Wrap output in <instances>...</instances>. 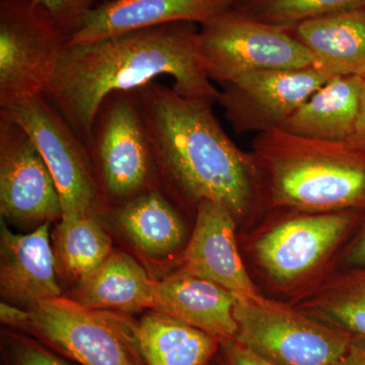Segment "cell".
<instances>
[{
    "mask_svg": "<svg viewBox=\"0 0 365 365\" xmlns=\"http://www.w3.org/2000/svg\"><path fill=\"white\" fill-rule=\"evenodd\" d=\"M197 24L173 23L83 44H66L44 93L74 131L90 143L106 98L168 76L181 95L217 103L197 51Z\"/></svg>",
    "mask_w": 365,
    "mask_h": 365,
    "instance_id": "1",
    "label": "cell"
},
{
    "mask_svg": "<svg viewBox=\"0 0 365 365\" xmlns=\"http://www.w3.org/2000/svg\"><path fill=\"white\" fill-rule=\"evenodd\" d=\"M155 173L179 200L222 204L235 220L263 202L253 155L230 139L215 103L181 95L157 81L135 90Z\"/></svg>",
    "mask_w": 365,
    "mask_h": 365,
    "instance_id": "2",
    "label": "cell"
},
{
    "mask_svg": "<svg viewBox=\"0 0 365 365\" xmlns=\"http://www.w3.org/2000/svg\"><path fill=\"white\" fill-rule=\"evenodd\" d=\"M252 155L263 202L304 212L365 209V150L351 141L306 138L282 129L256 134Z\"/></svg>",
    "mask_w": 365,
    "mask_h": 365,
    "instance_id": "3",
    "label": "cell"
},
{
    "mask_svg": "<svg viewBox=\"0 0 365 365\" xmlns=\"http://www.w3.org/2000/svg\"><path fill=\"white\" fill-rule=\"evenodd\" d=\"M23 333L79 365H146L133 319L63 297L29 307Z\"/></svg>",
    "mask_w": 365,
    "mask_h": 365,
    "instance_id": "4",
    "label": "cell"
},
{
    "mask_svg": "<svg viewBox=\"0 0 365 365\" xmlns=\"http://www.w3.org/2000/svg\"><path fill=\"white\" fill-rule=\"evenodd\" d=\"M101 196L123 204L157 189L155 165L135 91L101 105L86 144Z\"/></svg>",
    "mask_w": 365,
    "mask_h": 365,
    "instance_id": "5",
    "label": "cell"
},
{
    "mask_svg": "<svg viewBox=\"0 0 365 365\" xmlns=\"http://www.w3.org/2000/svg\"><path fill=\"white\" fill-rule=\"evenodd\" d=\"M199 61L211 81L242 74L314 66V57L285 29L248 18L234 6L199 26Z\"/></svg>",
    "mask_w": 365,
    "mask_h": 365,
    "instance_id": "6",
    "label": "cell"
},
{
    "mask_svg": "<svg viewBox=\"0 0 365 365\" xmlns=\"http://www.w3.org/2000/svg\"><path fill=\"white\" fill-rule=\"evenodd\" d=\"M235 339L278 365H335L352 341L299 309L261 297L237 299Z\"/></svg>",
    "mask_w": 365,
    "mask_h": 365,
    "instance_id": "7",
    "label": "cell"
},
{
    "mask_svg": "<svg viewBox=\"0 0 365 365\" xmlns=\"http://www.w3.org/2000/svg\"><path fill=\"white\" fill-rule=\"evenodd\" d=\"M67 42L33 0L0 1V109L43 95Z\"/></svg>",
    "mask_w": 365,
    "mask_h": 365,
    "instance_id": "8",
    "label": "cell"
},
{
    "mask_svg": "<svg viewBox=\"0 0 365 365\" xmlns=\"http://www.w3.org/2000/svg\"><path fill=\"white\" fill-rule=\"evenodd\" d=\"M0 115L20 125L39 150L58 189L61 220L93 215L102 196L88 148L58 110L39 95Z\"/></svg>",
    "mask_w": 365,
    "mask_h": 365,
    "instance_id": "9",
    "label": "cell"
},
{
    "mask_svg": "<svg viewBox=\"0 0 365 365\" xmlns=\"http://www.w3.org/2000/svg\"><path fill=\"white\" fill-rule=\"evenodd\" d=\"M314 66L242 74L222 85L217 103L237 134L279 128L330 79Z\"/></svg>",
    "mask_w": 365,
    "mask_h": 365,
    "instance_id": "10",
    "label": "cell"
},
{
    "mask_svg": "<svg viewBox=\"0 0 365 365\" xmlns=\"http://www.w3.org/2000/svg\"><path fill=\"white\" fill-rule=\"evenodd\" d=\"M0 212L26 225L62 218L58 189L37 146L23 128L0 115Z\"/></svg>",
    "mask_w": 365,
    "mask_h": 365,
    "instance_id": "11",
    "label": "cell"
},
{
    "mask_svg": "<svg viewBox=\"0 0 365 365\" xmlns=\"http://www.w3.org/2000/svg\"><path fill=\"white\" fill-rule=\"evenodd\" d=\"M355 216V210L299 211L262 235L255 244V256L273 280L292 282L325 260L342 241Z\"/></svg>",
    "mask_w": 365,
    "mask_h": 365,
    "instance_id": "12",
    "label": "cell"
},
{
    "mask_svg": "<svg viewBox=\"0 0 365 365\" xmlns=\"http://www.w3.org/2000/svg\"><path fill=\"white\" fill-rule=\"evenodd\" d=\"M181 271L211 281L240 299L261 297L237 249L235 216L220 203L205 200L197 206Z\"/></svg>",
    "mask_w": 365,
    "mask_h": 365,
    "instance_id": "13",
    "label": "cell"
},
{
    "mask_svg": "<svg viewBox=\"0 0 365 365\" xmlns=\"http://www.w3.org/2000/svg\"><path fill=\"white\" fill-rule=\"evenodd\" d=\"M237 0H105L86 14L67 44H83L173 23L200 26Z\"/></svg>",
    "mask_w": 365,
    "mask_h": 365,
    "instance_id": "14",
    "label": "cell"
},
{
    "mask_svg": "<svg viewBox=\"0 0 365 365\" xmlns=\"http://www.w3.org/2000/svg\"><path fill=\"white\" fill-rule=\"evenodd\" d=\"M50 225L45 222L30 234L20 235L1 222L0 289L9 302L30 307L62 297Z\"/></svg>",
    "mask_w": 365,
    "mask_h": 365,
    "instance_id": "15",
    "label": "cell"
},
{
    "mask_svg": "<svg viewBox=\"0 0 365 365\" xmlns=\"http://www.w3.org/2000/svg\"><path fill=\"white\" fill-rule=\"evenodd\" d=\"M237 299L220 285L180 271L158 281L153 311L174 317L220 339H235Z\"/></svg>",
    "mask_w": 365,
    "mask_h": 365,
    "instance_id": "16",
    "label": "cell"
},
{
    "mask_svg": "<svg viewBox=\"0 0 365 365\" xmlns=\"http://www.w3.org/2000/svg\"><path fill=\"white\" fill-rule=\"evenodd\" d=\"M288 32L314 57L327 76H364L365 9L339 11L300 23Z\"/></svg>",
    "mask_w": 365,
    "mask_h": 365,
    "instance_id": "17",
    "label": "cell"
},
{
    "mask_svg": "<svg viewBox=\"0 0 365 365\" xmlns=\"http://www.w3.org/2000/svg\"><path fill=\"white\" fill-rule=\"evenodd\" d=\"M364 76H333L279 129L306 138L350 141L359 118Z\"/></svg>",
    "mask_w": 365,
    "mask_h": 365,
    "instance_id": "18",
    "label": "cell"
},
{
    "mask_svg": "<svg viewBox=\"0 0 365 365\" xmlns=\"http://www.w3.org/2000/svg\"><path fill=\"white\" fill-rule=\"evenodd\" d=\"M158 281L129 255L113 253L102 267L79 281L74 300L93 309L120 313L153 309Z\"/></svg>",
    "mask_w": 365,
    "mask_h": 365,
    "instance_id": "19",
    "label": "cell"
},
{
    "mask_svg": "<svg viewBox=\"0 0 365 365\" xmlns=\"http://www.w3.org/2000/svg\"><path fill=\"white\" fill-rule=\"evenodd\" d=\"M139 343L146 365H210L222 339L153 311L138 323Z\"/></svg>",
    "mask_w": 365,
    "mask_h": 365,
    "instance_id": "20",
    "label": "cell"
},
{
    "mask_svg": "<svg viewBox=\"0 0 365 365\" xmlns=\"http://www.w3.org/2000/svg\"><path fill=\"white\" fill-rule=\"evenodd\" d=\"M114 220L137 249L153 258L176 251L186 237L181 217L158 189L120 204Z\"/></svg>",
    "mask_w": 365,
    "mask_h": 365,
    "instance_id": "21",
    "label": "cell"
},
{
    "mask_svg": "<svg viewBox=\"0 0 365 365\" xmlns=\"http://www.w3.org/2000/svg\"><path fill=\"white\" fill-rule=\"evenodd\" d=\"M300 312L365 344V267L339 274L300 304Z\"/></svg>",
    "mask_w": 365,
    "mask_h": 365,
    "instance_id": "22",
    "label": "cell"
},
{
    "mask_svg": "<svg viewBox=\"0 0 365 365\" xmlns=\"http://www.w3.org/2000/svg\"><path fill=\"white\" fill-rule=\"evenodd\" d=\"M53 242L57 270L78 282L102 267L113 254L111 239L93 215L60 220Z\"/></svg>",
    "mask_w": 365,
    "mask_h": 365,
    "instance_id": "23",
    "label": "cell"
},
{
    "mask_svg": "<svg viewBox=\"0 0 365 365\" xmlns=\"http://www.w3.org/2000/svg\"><path fill=\"white\" fill-rule=\"evenodd\" d=\"M234 9L255 21L288 30L327 14L365 9V0H237Z\"/></svg>",
    "mask_w": 365,
    "mask_h": 365,
    "instance_id": "24",
    "label": "cell"
},
{
    "mask_svg": "<svg viewBox=\"0 0 365 365\" xmlns=\"http://www.w3.org/2000/svg\"><path fill=\"white\" fill-rule=\"evenodd\" d=\"M1 352L6 365H79L28 334H2Z\"/></svg>",
    "mask_w": 365,
    "mask_h": 365,
    "instance_id": "25",
    "label": "cell"
},
{
    "mask_svg": "<svg viewBox=\"0 0 365 365\" xmlns=\"http://www.w3.org/2000/svg\"><path fill=\"white\" fill-rule=\"evenodd\" d=\"M98 0H33L66 34L68 40L85 20L86 14L97 6Z\"/></svg>",
    "mask_w": 365,
    "mask_h": 365,
    "instance_id": "26",
    "label": "cell"
},
{
    "mask_svg": "<svg viewBox=\"0 0 365 365\" xmlns=\"http://www.w3.org/2000/svg\"><path fill=\"white\" fill-rule=\"evenodd\" d=\"M223 365H278L269 361L235 339H223L220 343Z\"/></svg>",
    "mask_w": 365,
    "mask_h": 365,
    "instance_id": "27",
    "label": "cell"
},
{
    "mask_svg": "<svg viewBox=\"0 0 365 365\" xmlns=\"http://www.w3.org/2000/svg\"><path fill=\"white\" fill-rule=\"evenodd\" d=\"M0 319L4 325L23 332L28 319V309L24 311V309H16L7 302H2L0 304Z\"/></svg>",
    "mask_w": 365,
    "mask_h": 365,
    "instance_id": "28",
    "label": "cell"
},
{
    "mask_svg": "<svg viewBox=\"0 0 365 365\" xmlns=\"http://www.w3.org/2000/svg\"><path fill=\"white\" fill-rule=\"evenodd\" d=\"M345 262L354 268L365 267V218L357 237L347 250Z\"/></svg>",
    "mask_w": 365,
    "mask_h": 365,
    "instance_id": "29",
    "label": "cell"
},
{
    "mask_svg": "<svg viewBox=\"0 0 365 365\" xmlns=\"http://www.w3.org/2000/svg\"><path fill=\"white\" fill-rule=\"evenodd\" d=\"M350 141L365 150V74L364 83H362L361 95H360L359 118H357L354 135Z\"/></svg>",
    "mask_w": 365,
    "mask_h": 365,
    "instance_id": "30",
    "label": "cell"
},
{
    "mask_svg": "<svg viewBox=\"0 0 365 365\" xmlns=\"http://www.w3.org/2000/svg\"><path fill=\"white\" fill-rule=\"evenodd\" d=\"M335 365H365V344L352 343L347 353Z\"/></svg>",
    "mask_w": 365,
    "mask_h": 365,
    "instance_id": "31",
    "label": "cell"
},
{
    "mask_svg": "<svg viewBox=\"0 0 365 365\" xmlns=\"http://www.w3.org/2000/svg\"><path fill=\"white\" fill-rule=\"evenodd\" d=\"M0 1H25V0H0Z\"/></svg>",
    "mask_w": 365,
    "mask_h": 365,
    "instance_id": "32",
    "label": "cell"
},
{
    "mask_svg": "<svg viewBox=\"0 0 365 365\" xmlns=\"http://www.w3.org/2000/svg\"><path fill=\"white\" fill-rule=\"evenodd\" d=\"M210 365H223V364H222V360H220V364H210Z\"/></svg>",
    "mask_w": 365,
    "mask_h": 365,
    "instance_id": "33",
    "label": "cell"
},
{
    "mask_svg": "<svg viewBox=\"0 0 365 365\" xmlns=\"http://www.w3.org/2000/svg\"><path fill=\"white\" fill-rule=\"evenodd\" d=\"M104 1H105V0H104Z\"/></svg>",
    "mask_w": 365,
    "mask_h": 365,
    "instance_id": "34",
    "label": "cell"
}]
</instances>
